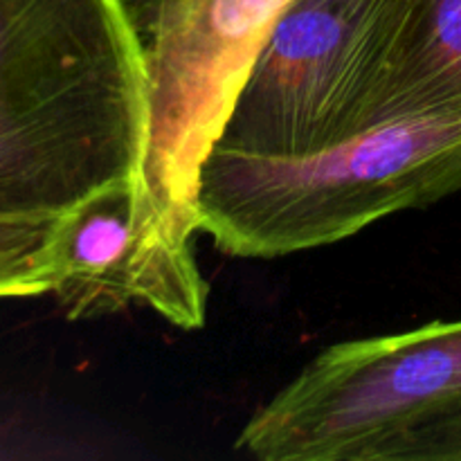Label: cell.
<instances>
[{
  "instance_id": "1",
  "label": "cell",
  "mask_w": 461,
  "mask_h": 461,
  "mask_svg": "<svg viewBox=\"0 0 461 461\" xmlns=\"http://www.w3.org/2000/svg\"><path fill=\"white\" fill-rule=\"evenodd\" d=\"M147 88L124 0H0V219L138 180Z\"/></svg>"
},
{
  "instance_id": "2",
  "label": "cell",
  "mask_w": 461,
  "mask_h": 461,
  "mask_svg": "<svg viewBox=\"0 0 461 461\" xmlns=\"http://www.w3.org/2000/svg\"><path fill=\"white\" fill-rule=\"evenodd\" d=\"M461 189V113L378 122L304 158L214 147L198 187V230L234 257L331 246L383 216Z\"/></svg>"
},
{
  "instance_id": "3",
  "label": "cell",
  "mask_w": 461,
  "mask_h": 461,
  "mask_svg": "<svg viewBox=\"0 0 461 461\" xmlns=\"http://www.w3.org/2000/svg\"><path fill=\"white\" fill-rule=\"evenodd\" d=\"M461 414V320L338 342L243 426L264 461H435Z\"/></svg>"
},
{
  "instance_id": "4",
  "label": "cell",
  "mask_w": 461,
  "mask_h": 461,
  "mask_svg": "<svg viewBox=\"0 0 461 461\" xmlns=\"http://www.w3.org/2000/svg\"><path fill=\"white\" fill-rule=\"evenodd\" d=\"M408 0H291L216 147L304 158L374 124Z\"/></svg>"
},
{
  "instance_id": "5",
  "label": "cell",
  "mask_w": 461,
  "mask_h": 461,
  "mask_svg": "<svg viewBox=\"0 0 461 461\" xmlns=\"http://www.w3.org/2000/svg\"><path fill=\"white\" fill-rule=\"evenodd\" d=\"M291 0H153L138 194L180 246L198 230L203 165Z\"/></svg>"
},
{
  "instance_id": "6",
  "label": "cell",
  "mask_w": 461,
  "mask_h": 461,
  "mask_svg": "<svg viewBox=\"0 0 461 461\" xmlns=\"http://www.w3.org/2000/svg\"><path fill=\"white\" fill-rule=\"evenodd\" d=\"M135 183L102 189L59 216L50 241V293L70 320L142 304L176 327L201 329L207 284L192 246L158 228Z\"/></svg>"
},
{
  "instance_id": "7",
  "label": "cell",
  "mask_w": 461,
  "mask_h": 461,
  "mask_svg": "<svg viewBox=\"0 0 461 461\" xmlns=\"http://www.w3.org/2000/svg\"><path fill=\"white\" fill-rule=\"evenodd\" d=\"M430 113H461V0H408L374 124Z\"/></svg>"
},
{
  "instance_id": "8",
  "label": "cell",
  "mask_w": 461,
  "mask_h": 461,
  "mask_svg": "<svg viewBox=\"0 0 461 461\" xmlns=\"http://www.w3.org/2000/svg\"><path fill=\"white\" fill-rule=\"evenodd\" d=\"M59 216L0 219V300L50 293V241Z\"/></svg>"
},
{
  "instance_id": "9",
  "label": "cell",
  "mask_w": 461,
  "mask_h": 461,
  "mask_svg": "<svg viewBox=\"0 0 461 461\" xmlns=\"http://www.w3.org/2000/svg\"><path fill=\"white\" fill-rule=\"evenodd\" d=\"M435 461H461V414L441 439Z\"/></svg>"
}]
</instances>
